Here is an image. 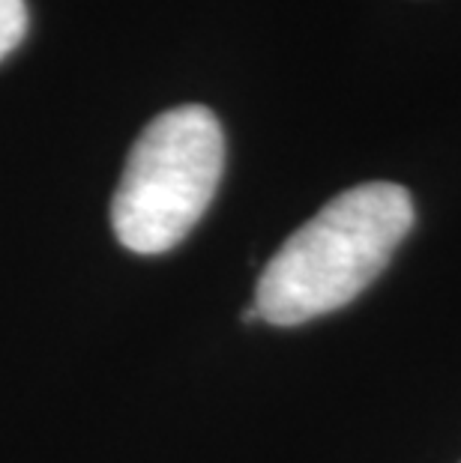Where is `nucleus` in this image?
Listing matches in <instances>:
<instances>
[{
    "label": "nucleus",
    "instance_id": "7ed1b4c3",
    "mask_svg": "<svg viewBox=\"0 0 461 463\" xmlns=\"http://www.w3.org/2000/svg\"><path fill=\"white\" fill-rule=\"evenodd\" d=\"M27 33L24 0H0V61L22 43Z\"/></svg>",
    "mask_w": 461,
    "mask_h": 463
},
{
    "label": "nucleus",
    "instance_id": "f257e3e1",
    "mask_svg": "<svg viewBox=\"0 0 461 463\" xmlns=\"http://www.w3.org/2000/svg\"><path fill=\"white\" fill-rule=\"evenodd\" d=\"M414 228V198L396 183H362L323 203L264 266L255 311L300 326L357 299Z\"/></svg>",
    "mask_w": 461,
    "mask_h": 463
},
{
    "label": "nucleus",
    "instance_id": "f03ea898",
    "mask_svg": "<svg viewBox=\"0 0 461 463\" xmlns=\"http://www.w3.org/2000/svg\"><path fill=\"white\" fill-rule=\"evenodd\" d=\"M225 167V135L204 105H180L147 123L111 201L123 249L162 254L207 213Z\"/></svg>",
    "mask_w": 461,
    "mask_h": 463
}]
</instances>
